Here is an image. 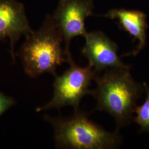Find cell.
I'll use <instances>...</instances> for the list:
<instances>
[{
    "label": "cell",
    "instance_id": "30bf717a",
    "mask_svg": "<svg viewBox=\"0 0 149 149\" xmlns=\"http://www.w3.org/2000/svg\"><path fill=\"white\" fill-rule=\"evenodd\" d=\"M15 103V101L13 98L0 92V116Z\"/></svg>",
    "mask_w": 149,
    "mask_h": 149
},
{
    "label": "cell",
    "instance_id": "6da1fadb",
    "mask_svg": "<svg viewBox=\"0 0 149 149\" xmlns=\"http://www.w3.org/2000/svg\"><path fill=\"white\" fill-rule=\"evenodd\" d=\"M130 69H109L97 74L96 88L91 91L97 102L94 111L111 115L119 130L133 121L136 102L145 91L144 85L134 79Z\"/></svg>",
    "mask_w": 149,
    "mask_h": 149
},
{
    "label": "cell",
    "instance_id": "ba28073f",
    "mask_svg": "<svg viewBox=\"0 0 149 149\" xmlns=\"http://www.w3.org/2000/svg\"><path fill=\"white\" fill-rule=\"evenodd\" d=\"M103 16L111 19H117L120 26L134 38V40H138L136 49L128 55H138L146 44V30L148 27L146 15L139 10L113 9Z\"/></svg>",
    "mask_w": 149,
    "mask_h": 149
},
{
    "label": "cell",
    "instance_id": "8992f818",
    "mask_svg": "<svg viewBox=\"0 0 149 149\" xmlns=\"http://www.w3.org/2000/svg\"><path fill=\"white\" fill-rule=\"evenodd\" d=\"M81 53L98 74L109 69L130 67L118 56L117 44L101 31L87 32Z\"/></svg>",
    "mask_w": 149,
    "mask_h": 149
},
{
    "label": "cell",
    "instance_id": "9c48e42d",
    "mask_svg": "<svg viewBox=\"0 0 149 149\" xmlns=\"http://www.w3.org/2000/svg\"><path fill=\"white\" fill-rule=\"evenodd\" d=\"M143 85L146 98L142 105L136 107L134 111L136 116L133 117V121L140 127L141 132L149 133V87L146 82Z\"/></svg>",
    "mask_w": 149,
    "mask_h": 149
},
{
    "label": "cell",
    "instance_id": "5b68a950",
    "mask_svg": "<svg viewBox=\"0 0 149 149\" xmlns=\"http://www.w3.org/2000/svg\"><path fill=\"white\" fill-rule=\"evenodd\" d=\"M93 8V0H60L54 12L53 17L61 32L65 53L69 61L72 59L70 42L78 36L85 37L88 32L85 20L92 14Z\"/></svg>",
    "mask_w": 149,
    "mask_h": 149
},
{
    "label": "cell",
    "instance_id": "52a82bcc",
    "mask_svg": "<svg viewBox=\"0 0 149 149\" xmlns=\"http://www.w3.org/2000/svg\"><path fill=\"white\" fill-rule=\"evenodd\" d=\"M32 31L21 2L17 0H0V40L10 39L13 61L15 44L22 36H26Z\"/></svg>",
    "mask_w": 149,
    "mask_h": 149
},
{
    "label": "cell",
    "instance_id": "7a4b0ae2",
    "mask_svg": "<svg viewBox=\"0 0 149 149\" xmlns=\"http://www.w3.org/2000/svg\"><path fill=\"white\" fill-rule=\"evenodd\" d=\"M53 127L55 146L68 149H115L122 143L119 130L107 131L79 109L69 117H45Z\"/></svg>",
    "mask_w": 149,
    "mask_h": 149
},
{
    "label": "cell",
    "instance_id": "277c9868",
    "mask_svg": "<svg viewBox=\"0 0 149 149\" xmlns=\"http://www.w3.org/2000/svg\"><path fill=\"white\" fill-rule=\"evenodd\" d=\"M69 68L60 76L55 75L53 96L50 101L36 109L37 112L51 109L72 107L74 111L80 109V102L86 95H90L92 80L98 74L89 65L81 67L70 61Z\"/></svg>",
    "mask_w": 149,
    "mask_h": 149
},
{
    "label": "cell",
    "instance_id": "3957f363",
    "mask_svg": "<svg viewBox=\"0 0 149 149\" xmlns=\"http://www.w3.org/2000/svg\"><path fill=\"white\" fill-rule=\"evenodd\" d=\"M63 37L53 16L48 15L42 26L26 36L20 50L22 64L26 74L36 77L44 73L56 74V68L69 63L62 48Z\"/></svg>",
    "mask_w": 149,
    "mask_h": 149
}]
</instances>
